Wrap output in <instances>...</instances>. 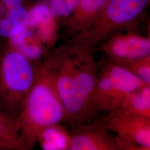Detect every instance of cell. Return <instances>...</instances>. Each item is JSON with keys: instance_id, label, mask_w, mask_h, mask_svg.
I'll return each instance as SVG.
<instances>
[{"instance_id": "6", "label": "cell", "mask_w": 150, "mask_h": 150, "mask_svg": "<svg viewBox=\"0 0 150 150\" xmlns=\"http://www.w3.org/2000/svg\"><path fill=\"white\" fill-rule=\"evenodd\" d=\"M102 51L110 60L122 62L150 54V41L134 34L120 35L107 42Z\"/></svg>"}, {"instance_id": "18", "label": "cell", "mask_w": 150, "mask_h": 150, "mask_svg": "<svg viewBox=\"0 0 150 150\" xmlns=\"http://www.w3.org/2000/svg\"><path fill=\"white\" fill-rule=\"evenodd\" d=\"M8 9L5 5L1 0H0V20L7 16Z\"/></svg>"}, {"instance_id": "12", "label": "cell", "mask_w": 150, "mask_h": 150, "mask_svg": "<svg viewBox=\"0 0 150 150\" xmlns=\"http://www.w3.org/2000/svg\"><path fill=\"white\" fill-rule=\"evenodd\" d=\"M117 108L132 114L150 118V85H144L130 93Z\"/></svg>"}, {"instance_id": "3", "label": "cell", "mask_w": 150, "mask_h": 150, "mask_svg": "<svg viewBox=\"0 0 150 150\" xmlns=\"http://www.w3.org/2000/svg\"><path fill=\"white\" fill-rule=\"evenodd\" d=\"M38 67L11 44L0 47V111L17 119L35 81Z\"/></svg>"}, {"instance_id": "8", "label": "cell", "mask_w": 150, "mask_h": 150, "mask_svg": "<svg viewBox=\"0 0 150 150\" xmlns=\"http://www.w3.org/2000/svg\"><path fill=\"white\" fill-rule=\"evenodd\" d=\"M147 0H110L107 7V16L110 23L102 35L105 38L113 28L126 24L139 15Z\"/></svg>"}, {"instance_id": "15", "label": "cell", "mask_w": 150, "mask_h": 150, "mask_svg": "<svg viewBox=\"0 0 150 150\" xmlns=\"http://www.w3.org/2000/svg\"><path fill=\"white\" fill-rule=\"evenodd\" d=\"M80 0H51L50 11L54 17L69 15L75 10Z\"/></svg>"}, {"instance_id": "19", "label": "cell", "mask_w": 150, "mask_h": 150, "mask_svg": "<svg viewBox=\"0 0 150 150\" xmlns=\"http://www.w3.org/2000/svg\"><path fill=\"white\" fill-rule=\"evenodd\" d=\"M0 150H8L5 145L0 142Z\"/></svg>"}, {"instance_id": "4", "label": "cell", "mask_w": 150, "mask_h": 150, "mask_svg": "<svg viewBox=\"0 0 150 150\" xmlns=\"http://www.w3.org/2000/svg\"><path fill=\"white\" fill-rule=\"evenodd\" d=\"M96 121L119 139L150 150V118L117 108Z\"/></svg>"}, {"instance_id": "13", "label": "cell", "mask_w": 150, "mask_h": 150, "mask_svg": "<svg viewBox=\"0 0 150 150\" xmlns=\"http://www.w3.org/2000/svg\"><path fill=\"white\" fill-rule=\"evenodd\" d=\"M0 142L8 150H21L17 120L1 111Z\"/></svg>"}, {"instance_id": "5", "label": "cell", "mask_w": 150, "mask_h": 150, "mask_svg": "<svg viewBox=\"0 0 150 150\" xmlns=\"http://www.w3.org/2000/svg\"><path fill=\"white\" fill-rule=\"evenodd\" d=\"M74 126L70 150H120L115 135L96 121Z\"/></svg>"}, {"instance_id": "2", "label": "cell", "mask_w": 150, "mask_h": 150, "mask_svg": "<svg viewBox=\"0 0 150 150\" xmlns=\"http://www.w3.org/2000/svg\"><path fill=\"white\" fill-rule=\"evenodd\" d=\"M17 120L21 150L33 149L38 135L45 127L66 122L64 107L47 59L38 66L36 80L23 101Z\"/></svg>"}, {"instance_id": "1", "label": "cell", "mask_w": 150, "mask_h": 150, "mask_svg": "<svg viewBox=\"0 0 150 150\" xmlns=\"http://www.w3.org/2000/svg\"><path fill=\"white\" fill-rule=\"evenodd\" d=\"M64 107L66 122L74 126L91 122L96 115L93 100L98 70L86 45L59 50L47 58Z\"/></svg>"}, {"instance_id": "14", "label": "cell", "mask_w": 150, "mask_h": 150, "mask_svg": "<svg viewBox=\"0 0 150 150\" xmlns=\"http://www.w3.org/2000/svg\"><path fill=\"white\" fill-rule=\"evenodd\" d=\"M118 64L129 70L145 85H150V54Z\"/></svg>"}, {"instance_id": "10", "label": "cell", "mask_w": 150, "mask_h": 150, "mask_svg": "<svg viewBox=\"0 0 150 150\" xmlns=\"http://www.w3.org/2000/svg\"><path fill=\"white\" fill-rule=\"evenodd\" d=\"M70 132L61 123L50 125L43 129L38 139L41 147L45 150H70Z\"/></svg>"}, {"instance_id": "9", "label": "cell", "mask_w": 150, "mask_h": 150, "mask_svg": "<svg viewBox=\"0 0 150 150\" xmlns=\"http://www.w3.org/2000/svg\"><path fill=\"white\" fill-rule=\"evenodd\" d=\"M28 25L29 28L36 30L38 37L42 42L49 43L55 38L53 16L46 5H36L28 11Z\"/></svg>"}, {"instance_id": "7", "label": "cell", "mask_w": 150, "mask_h": 150, "mask_svg": "<svg viewBox=\"0 0 150 150\" xmlns=\"http://www.w3.org/2000/svg\"><path fill=\"white\" fill-rule=\"evenodd\" d=\"M104 64L111 79L112 111L119 106L120 103L129 94L145 84L118 63L109 60Z\"/></svg>"}, {"instance_id": "11", "label": "cell", "mask_w": 150, "mask_h": 150, "mask_svg": "<svg viewBox=\"0 0 150 150\" xmlns=\"http://www.w3.org/2000/svg\"><path fill=\"white\" fill-rule=\"evenodd\" d=\"M28 27V11L24 6L11 8L0 20V38L8 40Z\"/></svg>"}, {"instance_id": "17", "label": "cell", "mask_w": 150, "mask_h": 150, "mask_svg": "<svg viewBox=\"0 0 150 150\" xmlns=\"http://www.w3.org/2000/svg\"><path fill=\"white\" fill-rule=\"evenodd\" d=\"M1 1L8 10L23 5V0H1Z\"/></svg>"}, {"instance_id": "16", "label": "cell", "mask_w": 150, "mask_h": 150, "mask_svg": "<svg viewBox=\"0 0 150 150\" xmlns=\"http://www.w3.org/2000/svg\"><path fill=\"white\" fill-rule=\"evenodd\" d=\"M107 0H80L81 7L86 13H92L104 5Z\"/></svg>"}]
</instances>
